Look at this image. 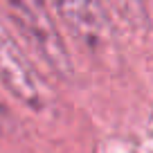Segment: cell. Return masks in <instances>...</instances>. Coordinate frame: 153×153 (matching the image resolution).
Here are the masks:
<instances>
[{"instance_id":"obj_3","label":"cell","mask_w":153,"mask_h":153,"mask_svg":"<svg viewBox=\"0 0 153 153\" xmlns=\"http://www.w3.org/2000/svg\"><path fill=\"white\" fill-rule=\"evenodd\" d=\"M0 86L23 106L32 110H45L52 104V92L43 76L36 72L18 41L0 23Z\"/></svg>"},{"instance_id":"obj_4","label":"cell","mask_w":153,"mask_h":153,"mask_svg":"<svg viewBox=\"0 0 153 153\" xmlns=\"http://www.w3.org/2000/svg\"><path fill=\"white\" fill-rule=\"evenodd\" d=\"M11 128H14V115L7 110V106L2 104V101H0V131H7V133H9Z\"/></svg>"},{"instance_id":"obj_1","label":"cell","mask_w":153,"mask_h":153,"mask_svg":"<svg viewBox=\"0 0 153 153\" xmlns=\"http://www.w3.org/2000/svg\"><path fill=\"white\" fill-rule=\"evenodd\" d=\"M14 29L29 45L38 61L50 68L59 79H72L74 63L68 52L56 20L52 18L45 0H0Z\"/></svg>"},{"instance_id":"obj_2","label":"cell","mask_w":153,"mask_h":153,"mask_svg":"<svg viewBox=\"0 0 153 153\" xmlns=\"http://www.w3.org/2000/svg\"><path fill=\"white\" fill-rule=\"evenodd\" d=\"M70 38L92 59L113 63L117 59V38L99 0H50Z\"/></svg>"}]
</instances>
